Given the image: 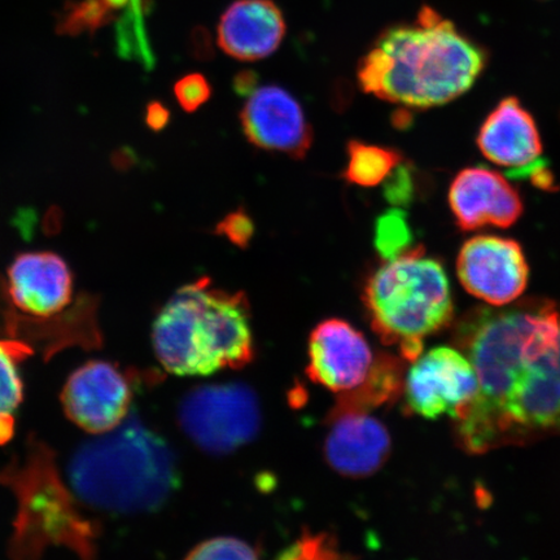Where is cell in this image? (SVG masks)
Wrapping results in <instances>:
<instances>
[{
	"instance_id": "16",
	"label": "cell",
	"mask_w": 560,
	"mask_h": 560,
	"mask_svg": "<svg viewBox=\"0 0 560 560\" xmlns=\"http://www.w3.org/2000/svg\"><path fill=\"white\" fill-rule=\"evenodd\" d=\"M285 20L272 0H236L219 24V46L241 61H257L275 54L285 35Z\"/></svg>"
},
{
	"instance_id": "19",
	"label": "cell",
	"mask_w": 560,
	"mask_h": 560,
	"mask_svg": "<svg viewBox=\"0 0 560 560\" xmlns=\"http://www.w3.org/2000/svg\"><path fill=\"white\" fill-rule=\"evenodd\" d=\"M23 395L16 352L11 346L0 342V443L11 436L13 416L23 401Z\"/></svg>"
},
{
	"instance_id": "14",
	"label": "cell",
	"mask_w": 560,
	"mask_h": 560,
	"mask_svg": "<svg viewBox=\"0 0 560 560\" xmlns=\"http://www.w3.org/2000/svg\"><path fill=\"white\" fill-rule=\"evenodd\" d=\"M9 293L20 311L48 318L66 310L73 296V276L51 252L21 254L9 270Z\"/></svg>"
},
{
	"instance_id": "12",
	"label": "cell",
	"mask_w": 560,
	"mask_h": 560,
	"mask_svg": "<svg viewBox=\"0 0 560 560\" xmlns=\"http://www.w3.org/2000/svg\"><path fill=\"white\" fill-rule=\"evenodd\" d=\"M241 122L249 142L265 151L304 159L313 143V130L303 107L282 88L256 89L245 102Z\"/></svg>"
},
{
	"instance_id": "3",
	"label": "cell",
	"mask_w": 560,
	"mask_h": 560,
	"mask_svg": "<svg viewBox=\"0 0 560 560\" xmlns=\"http://www.w3.org/2000/svg\"><path fill=\"white\" fill-rule=\"evenodd\" d=\"M67 472L83 502L122 515L163 508L179 482L171 445L131 411L115 430L80 446Z\"/></svg>"
},
{
	"instance_id": "22",
	"label": "cell",
	"mask_w": 560,
	"mask_h": 560,
	"mask_svg": "<svg viewBox=\"0 0 560 560\" xmlns=\"http://www.w3.org/2000/svg\"><path fill=\"white\" fill-rule=\"evenodd\" d=\"M341 557L338 545L331 536L326 534H305L289 549H285L283 555H280L282 559H332Z\"/></svg>"
},
{
	"instance_id": "6",
	"label": "cell",
	"mask_w": 560,
	"mask_h": 560,
	"mask_svg": "<svg viewBox=\"0 0 560 560\" xmlns=\"http://www.w3.org/2000/svg\"><path fill=\"white\" fill-rule=\"evenodd\" d=\"M182 429L200 450L229 454L248 444L261 427L260 402L242 383L210 384L195 388L180 402Z\"/></svg>"
},
{
	"instance_id": "8",
	"label": "cell",
	"mask_w": 560,
	"mask_h": 560,
	"mask_svg": "<svg viewBox=\"0 0 560 560\" xmlns=\"http://www.w3.org/2000/svg\"><path fill=\"white\" fill-rule=\"evenodd\" d=\"M457 272L468 293L492 306L514 303L527 289L529 278L521 244L493 235L475 236L464 244Z\"/></svg>"
},
{
	"instance_id": "27",
	"label": "cell",
	"mask_w": 560,
	"mask_h": 560,
	"mask_svg": "<svg viewBox=\"0 0 560 560\" xmlns=\"http://www.w3.org/2000/svg\"><path fill=\"white\" fill-rule=\"evenodd\" d=\"M255 83V74L250 72H245L237 75V79L235 81V88L237 93L250 95L256 90Z\"/></svg>"
},
{
	"instance_id": "20",
	"label": "cell",
	"mask_w": 560,
	"mask_h": 560,
	"mask_svg": "<svg viewBox=\"0 0 560 560\" xmlns=\"http://www.w3.org/2000/svg\"><path fill=\"white\" fill-rule=\"evenodd\" d=\"M415 241L404 210L394 208L376 220L375 248L384 261L394 260L409 250Z\"/></svg>"
},
{
	"instance_id": "11",
	"label": "cell",
	"mask_w": 560,
	"mask_h": 560,
	"mask_svg": "<svg viewBox=\"0 0 560 560\" xmlns=\"http://www.w3.org/2000/svg\"><path fill=\"white\" fill-rule=\"evenodd\" d=\"M306 373L335 394H348L366 381L376 357L361 331L342 319H327L314 328L307 347Z\"/></svg>"
},
{
	"instance_id": "26",
	"label": "cell",
	"mask_w": 560,
	"mask_h": 560,
	"mask_svg": "<svg viewBox=\"0 0 560 560\" xmlns=\"http://www.w3.org/2000/svg\"><path fill=\"white\" fill-rule=\"evenodd\" d=\"M170 110H167L166 107H164V105L159 102H153L149 104V107H147L145 122L153 131L163 130L167 122H170Z\"/></svg>"
},
{
	"instance_id": "23",
	"label": "cell",
	"mask_w": 560,
	"mask_h": 560,
	"mask_svg": "<svg viewBox=\"0 0 560 560\" xmlns=\"http://www.w3.org/2000/svg\"><path fill=\"white\" fill-rule=\"evenodd\" d=\"M174 94L184 110L192 114L202 107L212 96V88L200 73L187 74L174 86Z\"/></svg>"
},
{
	"instance_id": "13",
	"label": "cell",
	"mask_w": 560,
	"mask_h": 560,
	"mask_svg": "<svg viewBox=\"0 0 560 560\" xmlns=\"http://www.w3.org/2000/svg\"><path fill=\"white\" fill-rule=\"evenodd\" d=\"M450 206L464 231L510 228L521 219L523 201L506 178L488 167H467L454 178Z\"/></svg>"
},
{
	"instance_id": "2",
	"label": "cell",
	"mask_w": 560,
	"mask_h": 560,
	"mask_svg": "<svg viewBox=\"0 0 560 560\" xmlns=\"http://www.w3.org/2000/svg\"><path fill=\"white\" fill-rule=\"evenodd\" d=\"M487 65L481 48L452 21L423 7L416 23L392 27L362 59L366 94L415 109L451 103L467 93Z\"/></svg>"
},
{
	"instance_id": "17",
	"label": "cell",
	"mask_w": 560,
	"mask_h": 560,
	"mask_svg": "<svg viewBox=\"0 0 560 560\" xmlns=\"http://www.w3.org/2000/svg\"><path fill=\"white\" fill-rule=\"evenodd\" d=\"M400 384V363L394 357L377 355L366 381L348 394H342L327 418L345 412H369L398 395Z\"/></svg>"
},
{
	"instance_id": "24",
	"label": "cell",
	"mask_w": 560,
	"mask_h": 560,
	"mask_svg": "<svg viewBox=\"0 0 560 560\" xmlns=\"http://www.w3.org/2000/svg\"><path fill=\"white\" fill-rule=\"evenodd\" d=\"M215 233L242 249L248 245L255 234V223L243 209L235 210L223 219L215 228Z\"/></svg>"
},
{
	"instance_id": "10",
	"label": "cell",
	"mask_w": 560,
	"mask_h": 560,
	"mask_svg": "<svg viewBox=\"0 0 560 560\" xmlns=\"http://www.w3.org/2000/svg\"><path fill=\"white\" fill-rule=\"evenodd\" d=\"M132 392L122 371L105 361L77 369L62 388L66 415L90 435L115 430L130 415Z\"/></svg>"
},
{
	"instance_id": "15",
	"label": "cell",
	"mask_w": 560,
	"mask_h": 560,
	"mask_svg": "<svg viewBox=\"0 0 560 560\" xmlns=\"http://www.w3.org/2000/svg\"><path fill=\"white\" fill-rule=\"evenodd\" d=\"M331 423L325 440V457L336 472L347 478L375 474L390 453V436L369 412H345L327 418Z\"/></svg>"
},
{
	"instance_id": "9",
	"label": "cell",
	"mask_w": 560,
	"mask_h": 560,
	"mask_svg": "<svg viewBox=\"0 0 560 560\" xmlns=\"http://www.w3.org/2000/svg\"><path fill=\"white\" fill-rule=\"evenodd\" d=\"M479 149L490 163L510 175L530 178L551 190L552 177L541 163L542 143L534 117L515 97H506L490 112L478 136Z\"/></svg>"
},
{
	"instance_id": "25",
	"label": "cell",
	"mask_w": 560,
	"mask_h": 560,
	"mask_svg": "<svg viewBox=\"0 0 560 560\" xmlns=\"http://www.w3.org/2000/svg\"><path fill=\"white\" fill-rule=\"evenodd\" d=\"M385 198L395 207H402L415 196V182L408 166L398 164L387 177L384 187Z\"/></svg>"
},
{
	"instance_id": "18",
	"label": "cell",
	"mask_w": 560,
	"mask_h": 560,
	"mask_svg": "<svg viewBox=\"0 0 560 560\" xmlns=\"http://www.w3.org/2000/svg\"><path fill=\"white\" fill-rule=\"evenodd\" d=\"M348 166L345 179L360 187H375L387 179L402 158L396 150L359 140L348 143Z\"/></svg>"
},
{
	"instance_id": "5",
	"label": "cell",
	"mask_w": 560,
	"mask_h": 560,
	"mask_svg": "<svg viewBox=\"0 0 560 560\" xmlns=\"http://www.w3.org/2000/svg\"><path fill=\"white\" fill-rule=\"evenodd\" d=\"M363 304L375 334L385 345L400 348L409 361L422 353L427 336L453 317L450 279L423 247L384 261L366 280Z\"/></svg>"
},
{
	"instance_id": "7",
	"label": "cell",
	"mask_w": 560,
	"mask_h": 560,
	"mask_svg": "<svg viewBox=\"0 0 560 560\" xmlns=\"http://www.w3.org/2000/svg\"><path fill=\"white\" fill-rule=\"evenodd\" d=\"M478 375L470 360L457 349H431L415 361L405 381V400L410 411L425 419H453L478 394Z\"/></svg>"
},
{
	"instance_id": "4",
	"label": "cell",
	"mask_w": 560,
	"mask_h": 560,
	"mask_svg": "<svg viewBox=\"0 0 560 560\" xmlns=\"http://www.w3.org/2000/svg\"><path fill=\"white\" fill-rule=\"evenodd\" d=\"M152 342L161 365L178 376L242 369L255 357L249 301L201 278L182 287L160 311Z\"/></svg>"
},
{
	"instance_id": "1",
	"label": "cell",
	"mask_w": 560,
	"mask_h": 560,
	"mask_svg": "<svg viewBox=\"0 0 560 560\" xmlns=\"http://www.w3.org/2000/svg\"><path fill=\"white\" fill-rule=\"evenodd\" d=\"M455 332L479 381L478 394L454 419L467 452L560 436V310L555 303L479 307Z\"/></svg>"
},
{
	"instance_id": "21",
	"label": "cell",
	"mask_w": 560,
	"mask_h": 560,
	"mask_svg": "<svg viewBox=\"0 0 560 560\" xmlns=\"http://www.w3.org/2000/svg\"><path fill=\"white\" fill-rule=\"evenodd\" d=\"M260 549L236 537H215L199 544L187 559H257Z\"/></svg>"
}]
</instances>
